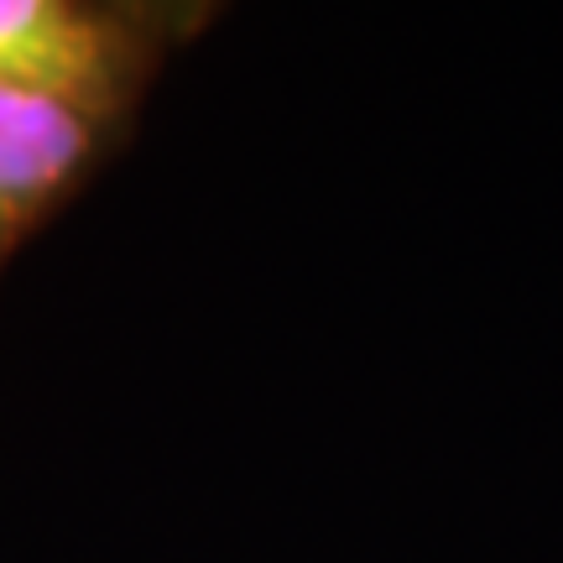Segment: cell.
<instances>
[{"label": "cell", "instance_id": "cell-1", "mask_svg": "<svg viewBox=\"0 0 563 563\" xmlns=\"http://www.w3.org/2000/svg\"><path fill=\"white\" fill-rule=\"evenodd\" d=\"M173 42V11L0 0V84L125 121Z\"/></svg>", "mask_w": 563, "mask_h": 563}, {"label": "cell", "instance_id": "cell-2", "mask_svg": "<svg viewBox=\"0 0 563 563\" xmlns=\"http://www.w3.org/2000/svg\"><path fill=\"white\" fill-rule=\"evenodd\" d=\"M121 125L100 110L0 84V262L79 194Z\"/></svg>", "mask_w": 563, "mask_h": 563}]
</instances>
